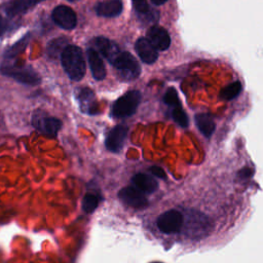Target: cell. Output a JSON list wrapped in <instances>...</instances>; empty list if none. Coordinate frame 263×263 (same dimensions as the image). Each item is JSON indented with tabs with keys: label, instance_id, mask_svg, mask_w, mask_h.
Returning <instances> with one entry per match:
<instances>
[{
	"label": "cell",
	"instance_id": "7402d4cb",
	"mask_svg": "<svg viewBox=\"0 0 263 263\" xmlns=\"http://www.w3.org/2000/svg\"><path fill=\"white\" fill-rule=\"evenodd\" d=\"M99 202H100V199L98 195L91 192H87L82 198V210L85 213L90 214L98 208Z\"/></svg>",
	"mask_w": 263,
	"mask_h": 263
},
{
	"label": "cell",
	"instance_id": "ffe728a7",
	"mask_svg": "<svg viewBox=\"0 0 263 263\" xmlns=\"http://www.w3.org/2000/svg\"><path fill=\"white\" fill-rule=\"evenodd\" d=\"M68 45H69V41L66 37L61 36V37L54 38L48 42L47 53L51 58H58L59 55L61 57L62 52Z\"/></svg>",
	"mask_w": 263,
	"mask_h": 263
},
{
	"label": "cell",
	"instance_id": "52a82bcc",
	"mask_svg": "<svg viewBox=\"0 0 263 263\" xmlns=\"http://www.w3.org/2000/svg\"><path fill=\"white\" fill-rule=\"evenodd\" d=\"M52 21L62 29L72 30L77 25V16L75 11L66 5L57 6L51 13Z\"/></svg>",
	"mask_w": 263,
	"mask_h": 263
},
{
	"label": "cell",
	"instance_id": "e0dca14e",
	"mask_svg": "<svg viewBox=\"0 0 263 263\" xmlns=\"http://www.w3.org/2000/svg\"><path fill=\"white\" fill-rule=\"evenodd\" d=\"M122 2L120 0H106L97 4L96 12L100 16L114 17L121 13Z\"/></svg>",
	"mask_w": 263,
	"mask_h": 263
},
{
	"label": "cell",
	"instance_id": "5bb4252c",
	"mask_svg": "<svg viewBox=\"0 0 263 263\" xmlns=\"http://www.w3.org/2000/svg\"><path fill=\"white\" fill-rule=\"evenodd\" d=\"M86 57L93 78L96 80H103L106 77V69L100 54L93 48H88Z\"/></svg>",
	"mask_w": 263,
	"mask_h": 263
},
{
	"label": "cell",
	"instance_id": "cb8c5ba5",
	"mask_svg": "<svg viewBox=\"0 0 263 263\" xmlns=\"http://www.w3.org/2000/svg\"><path fill=\"white\" fill-rule=\"evenodd\" d=\"M172 116H173V119L175 120V122L178 123L180 126H182V127H187L188 126V124H189L188 116L185 113V111L182 109L181 106L173 108Z\"/></svg>",
	"mask_w": 263,
	"mask_h": 263
},
{
	"label": "cell",
	"instance_id": "9a60e30c",
	"mask_svg": "<svg viewBox=\"0 0 263 263\" xmlns=\"http://www.w3.org/2000/svg\"><path fill=\"white\" fill-rule=\"evenodd\" d=\"M44 0H9L5 6V13L7 17H13L21 13H26L29 9L37 3Z\"/></svg>",
	"mask_w": 263,
	"mask_h": 263
},
{
	"label": "cell",
	"instance_id": "ac0fdd59",
	"mask_svg": "<svg viewBox=\"0 0 263 263\" xmlns=\"http://www.w3.org/2000/svg\"><path fill=\"white\" fill-rule=\"evenodd\" d=\"M195 123L199 132L206 138H210L215 130V122L213 118L206 113H199L195 115Z\"/></svg>",
	"mask_w": 263,
	"mask_h": 263
},
{
	"label": "cell",
	"instance_id": "83f0119b",
	"mask_svg": "<svg viewBox=\"0 0 263 263\" xmlns=\"http://www.w3.org/2000/svg\"><path fill=\"white\" fill-rule=\"evenodd\" d=\"M240 175L242 177H250L252 175V172L250 168H243L241 172H240Z\"/></svg>",
	"mask_w": 263,
	"mask_h": 263
},
{
	"label": "cell",
	"instance_id": "4316f807",
	"mask_svg": "<svg viewBox=\"0 0 263 263\" xmlns=\"http://www.w3.org/2000/svg\"><path fill=\"white\" fill-rule=\"evenodd\" d=\"M11 28H12V26H11L9 20L0 18V36H2L4 33H6Z\"/></svg>",
	"mask_w": 263,
	"mask_h": 263
},
{
	"label": "cell",
	"instance_id": "7a4b0ae2",
	"mask_svg": "<svg viewBox=\"0 0 263 263\" xmlns=\"http://www.w3.org/2000/svg\"><path fill=\"white\" fill-rule=\"evenodd\" d=\"M62 66L67 75L74 81H79L85 75V62L82 50L69 44L61 54Z\"/></svg>",
	"mask_w": 263,
	"mask_h": 263
},
{
	"label": "cell",
	"instance_id": "6da1fadb",
	"mask_svg": "<svg viewBox=\"0 0 263 263\" xmlns=\"http://www.w3.org/2000/svg\"><path fill=\"white\" fill-rule=\"evenodd\" d=\"M0 72L2 75L13 78L24 85L33 86L41 82V77L31 66L17 64L14 59L4 60L0 66Z\"/></svg>",
	"mask_w": 263,
	"mask_h": 263
},
{
	"label": "cell",
	"instance_id": "f546056e",
	"mask_svg": "<svg viewBox=\"0 0 263 263\" xmlns=\"http://www.w3.org/2000/svg\"><path fill=\"white\" fill-rule=\"evenodd\" d=\"M67 1H69V2H74V1H76V0H67Z\"/></svg>",
	"mask_w": 263,
	"mask_h": 263
},
{
	"label": "cell",
	"instance_id": "44dd1931",
	"mask_svg": "<svg viewBox=\"0 0 263 263\" xmlns=\"http://www.w3.org/2000/svg\"><path fill=\"white\" fill-rule=\"evenodd\" d=\"M241 89H242V86H241L240 82L235 81V82L230 83L226 87H224L221 90L220 97L225 101H230V100H233L234 98H236L240 93Z\"/></svg>",
	"mask_w": 263,
	"mask_h": 263
},
{
	"label": "cell",
	"instance_id": "d6986e66",
	"mask_svg": "<svg viewBox=\"0 0 263 263\" xmlns=\"http://www.w3.org/2000/svg\"><path fill=\"white\" fill-rule=\"evenodd\" d=\"M30 41V33L23 36L20 40H17L15 43H13L10 47H8L4 51V60H12L15 59L16 55L22 53Z\"/></svg>",
	"mask_w": 263,
	"mask_h": 263
},
{
	"label": "cell",
	"instance_id": "8992f818",
	"mask_svg": "<svg viewBox=\"0 0 263 263\" xmlns=\"http://www.w3.org/2000/svg\"><path fill=\"white\" fill-rule=\"evenodd\" d=\"M183 215L177 210H168L157 218L158 229L165 234H173L180 231L183 225Z\"/></svg>",
	"mask_w": 263,
	"mask_h": 263
},
{
	"label": "cell",
	"instance_id": "5b68a950",
	"mask_svg": "<svg viewBox=\"0 0 263 263\" xmlns=\"http://www.w3.org/2000/svg\"><path fill=\"white\" fill-rule=\"evenodd\" d=\"M32 125L42 135L55 137L62 127V121L59 118L46 114L44 111L37 110L32 115Z\"/></svg>",
	"mask_w": 263,
	"mask_h": 263
},
{
	"label": "cell",
	"instance_id": "484cf974",
	"mask_svg": "<svg viewBox=\"0 0 263 263\" xmlns=\"http://www.w3.org/2000/svg\"><path fill=\"white\" fill-rule=\"evenodd\" d=\"M149 172H150L153 176H155V177H157V178H160V179H163V180L166 179V174H165V172L163 171V168H161L160 166H156V165L151 166V167L149 168Z\"/></svg>",
	"mask_w": 263,
	"mask_h": 263
},
{
	"label": "cell",
	"instance_id": "ba28073f",
	"mask_svg": "<svg viewBox=\"0 0 263 263\" xmlns=\"http://www.w3.org/2000/svg\"><path fill=\"white\" fill-rule=\"evenodd\" d=\"M118 197L122 203L134 209H143L148 203L144 193L135 186H127L122 188L118 192Z\"/></svg>",
	"mask_w": 263,
	"mask_h": 263
},
{
	"label": "cell",
	"instance_id": "603a6c76",
	"mask_svg": "<svg viewBox=\"0 0 263 263\" xmlns=\"http://www.w3.org/2000/svg\"><path fill=\"white\" fill-rule=\"evenodd\" d=\"M132 1L135 9L140 15H142L144 18H146L147 16H149L150 20L153 18V12H156V11H153L149 8L147 0H132Z\"/></svg>",
	"mask_w": 263,
	"mask_h": 263
},
{
	"label": "cell",
	"instance_id": "4dcf8cb0",
	"mask_svg": "<svg viewBox=\"0 0 263 263\" xmlns=\"http://www.w3.org/2000/svg\"><path fill=\"white\" fill-rule=\"evenodd\" d=\"M153 263H161V262H153Z\"/></svg>",
	"mask_w": 263,
	"mask_h": 263
},
{
	"label": "cell",
	"instance_id": "30bf717a",
	"mask_svg": "<svg viewBox=\"0 0 263 263\" xmlns=\"http://www.w3.org/2000/svg\"><path fill=\"white\" fill-rule=\"evenodd\" d=\"M92 42L96 47L95 50L99 54L103 55L111 65L115 62V60L121 52L117 44L106 37H103V36L96 37Z\"/></svg>",
	"mask_w": 263,
	"mask_h": 263
},
{
	"label": "cell",
	"instance_id": "7c38bea8",
	"mask_svg": "<svg viewBox=\"0 0 263 263\" xmlns=\"http://www.w3.org/2000/svg\"><path fill=\"white\" fill-rule=\"evenodd\" d=\"M147 40L157 50H166L171 45L170 34L164 28L159 26H153L148 30Z\"/></svg>",
	"mask_w": 263,
	"mask_h": 263
},
{
	"label": "cell",
	"instance_id": "9c48e42d",
	"mask_svg": "<svg viewBox=\"0 0 263 263\" xmlns=\"http://www.w3.org/2000/svg\"><path fill=\"white\" fill-rule=\"evenodd\" d=\"M75 98L81 112L88 115L98 114L99 105L96 100L95 92L90 88L83 87V88L77 89L75 92Z\"/></svg>",
	"mask_w": 263,
	"mask_h": 263
},
{
	"label": "cell",
	"instance_id": "4fadbf2b",
	"mask_svg": "<svg viewBox=\"0 0 263 263\" xmlns=\"http://www.w3.org/2000/svg\"><path fill=\"white\" fill-rule=\"evenodd\" d=\"M135 49L145 64H153L157 58V49L147 40V38H139L135 43Z\"/></svg>",
	"mask_w": 263,
	"mask_h": 263
},
{
	"label": "cell",
	"instance_id": "8fae6325",
	"mask_svg": "<svg viewBox=\"0 0 263 263\" xmlns=\"http://www.w3.org/2000/svg\"><path fill=\"white\" fill-rule=\"evenodd\" d=\"M128 128L125 125L119 124L114 126L107 135L105 140V146L106 148L114 153L119 152L126 140Z\"/></svg>",
	"mask_w": 263,
	"mask_h": 263
},
{
	"label": "cell",
	"instance_id": "d4e9b609",
	"mask_svg": "<svg viewBox=\"0 0 263 263\" xmlns=\"http://www.w3.org/2000/svg\"><path fill=\"white\" fill-rule=\"evenodd\" d=\"M163 102H164V104H166L167 106H170L172 108L181 106L180 100H179V97H178V92L174 87H170L165 91V93L163 96Z\"/></svg>",
	"mask_w": 263,
	"mask_h": 263
},
{
	"label": "cell",
	"instance_id": "277c9868",
	"mask_svg": "<svg viewBox=\"0 0 263 263\" xmlns=\"http://www.w3.org/2000/svg\"><path fill=\"white\" fill-rule=\"evenodd\" d=\"M141 102V93L138 90H130L117 99L112 106L111 114L115 118H124L133 115Z\"/></svg>",
	"mask_w": 263,
	"mask_h": 263
},
{
	"label": "cell",
	"instance_id": "3957f363",
	"mask_svg": "<svg viewBox=\"0 0 263 263\" xmlns=\"http://www.w3.org/2000/svg\"><path fill=\"white\" fill-rule=\"evenodd\" d=\"M112 66L115 68L119 78L125 81L138 78L141 73V67L138 61L127 51H121Z\"/></svg>",
	"mask_w": 263,
	"mask_h": 263
},
{
	"label": "cell",
	"instance_id": "f1b7e54d",
	"mask_svg": "<svg viewBox=\"0 0 263 263\" xmlns=\"http://www.w3.org/2000/svg\"><path fill=\"white\" fill-rule=\"evenodd\" d=\"M167 0H151V2L154 4V5H162L166 2Z\"/></svg>",
	"mask_w": 263,
	"mask_h": 263
},
{
	"label": "cell",
	"instance_id": "2e32d148",
	"mask_svg": "<svg viewBox=\"0 0 263 263\" xmlns=\"http://www.w3.org/2000/svg\"><path fill=\"white\" fill-rule=\"evenodd\" d=\"M132 182L136 188H138L143 193H152L157 190L158 183L156 180L147 174L139 173L133 176Z\"/></svg>",
	"mask_w": 263,
	"mask_h": 263
}]
</instances>
